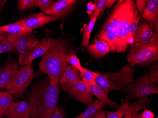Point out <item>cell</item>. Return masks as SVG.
<instances>
[{
    "mask_svg": "<svg viewBox=\"0 0 158 118\" xmlns=\"http://www.w3.org/2000/svg\"><path fill=\"white\" fill-rule=\"evenodd\" d=\"M106 106L107 105L105 102L99 100H97L89 104L85 111L80 115L72 118H89L98 110L103 108Z\"/></svg>",
    "mask_w": 158,
    "mask_h": 118,
    "instance_id": "603a6c76",
    "label": "cell"
},
{
    "mask_svg": "<svg viewBox=\"0 0 158 118\" xmlns=\"http://www.w3.org/2000/svg\"><path fill=\"white\" fill-rule=\"evenodd\" d=\"M75 50L71 40L61 35L53 39L52 45L42 56L39 69L48 75L50 80L59 82L68 64V58L74 54Z\"/></svg>",
    "mask_w": 158,
    "mask_h": 118,
    "instance_id": "3957f363",
    "label": "cell"
},
{
    "mask_svg": "<svg viewBox=\"0 0 158 118\" xmlns=\"http://www.w3.org/2000/svg\"><path fill=\"white\" fill-rule=\"evenodd\" d=\"M97 18V17H91L88 23L84 26L83 28L82 43L80 48L86 47L89 45L90 34L95 25Z\"/></svg>",
    "mask_w": 158,
    "mask_h": 118,
    "instance_id": "cb8c5ba5",
    "label": "cell"
},
{
    "mask_svg": "<svg viewBox=\"0 0 158 118\" xmlns=\"http://www.w3.org/2000/svg\"><path fill=\"white\" fill-rule=\"evenodd\" d=\"M89 93L98 98V100L103 101L106 104L107 106L111 108L117 107L118 104L116 102L111 101L109 97V91L107 89L98 85L96 82L86 85Z\"/></svg>",
    "mask_w": 158,
    "mask_h": 118,
    "instance_id": "2e32d148",
    "label": "cell"
},
{
    "mask_svg": "<svg viewBox=\"0 0 158 118\" xmlns=\"http://www.w3.org/2000/svg\"><path fill=\"white\" fill-rule=\"evenodd\" d=\"M88 51L96 59L102 58L110 51L109 43L104 40L95 38L87 47Z\"/></svg>",
    "mask_w": 158,
    "mask_h": 118,
    "instance_id": "9a60e30c",
    "label": "cell"
},
{
    "mask_svg": "<svg viewBox=\"0 0 158 118\" xmlns=\"http://www.w3.org/2000/svg\"><path fill=\"white\" fill-rule=\"evenodd\" d=\"M149 78L150 80L155 86L158 85V61L152 63L149 69Z\"/></svg>",
    "mask_w": 158,
    "mask_h": 118,
    "instance_id": "f546056e",
    "label": "cell"
},
{
    "mask_svg": "<svg viewBox=\"0 0 158 118\" xmlns=\"http://www.w3.org/2000/svg\"><path fill=\"white\" fill-rule=\"evenodd\" d=\"M54 1L51 0H35V6H38L41 12H44L49 8Z\"/></svg>",
    "mask_w": 158,
    "mask_h": 118,
    "instance_id": "d6a6232c",
    "label": "cell"
},
{
    "mask_svg": "<svg viewBox=\"0 0 158 118\" xmlns=\"http://www.w3.org/2000/svg\"><path fill=\"white\" fill-rule=\"evenodd\" d=\"M0 54H1V53H0Z\"/></svg>",
    "mask_w": 158,
    "mask_h": 118,
    "instance_id": "7bdbcfd3",
    "label": "cell"
},
{
    "mask_svg": "<svg viewBox=\"0 0 158 118\" xmlns=\"http://www.w3.org/2000/svg\"><path fill=\"white\" fill-rule=\"evenodd\" d=\"M59 82L46 79L34 84L27 96L30 118H49L57 108Z\"/></svg>",
    "mask_w": 158,
    "mask_h": 118,
    "instance_id": "7a4b0ae2",
    "label": "cell"
},
{
    "mask_svg": "<svg viewBox=\"0 0 158 118\" xmlns=\"http://www.w3.org/2000/svg\"><path fill=\"white\" fill-rule=\"evenodd\" d=\"M69 94L76 100L88 106L92 103L91 94L89 93L87 87L82 80L77 82L69 90Z\"/></svg>",
    "mask_w": 158,
    "mask_h": 118,
    "instance_id": "5bb4252c",
    "label": "cell"
},
{
    "mask_svg": "<svg viewBox=\"0 0 158 118\" xmlns=\"http://www.w3.org/2000/svg\"><path fill=\"white\" fill-rule=\"evenodd\" d=\"M125 94L127 95L129 102H132L136 98L148 96L158 94V87L151 81L148 73L139 77L135 82L128 84L124 88Z\"/></svg>",
    "mask_w": 158,
    "mask_h": 118,
    "instance_id": "8992f818",
    "label": "cell"
},
{
    "mask_svg": "<svg viewBox=\"0 0 158 118\" xmlns=\"http://www.w3.org/2000/svg\"><path fill=\"white\" fill-rule=\"evenodd\" d=\"M58 20L56 18L47 15L43 12L33 14L19 19L15 22L32 30L40 28L49 23Z\"/></svg>",
    "mask_w": 158,
    "mask_h": 118,
    "instance_id": "30bf717a",
    "label": "cell"
},
{
    "mask_svg": "<svg viewBox=\"0 0 158 118\" xmlns=\"http://www.w3.org/2000/svg\"><path fill=\"white\" fill-rule=\"evenodd\" d=\"M95 8V4L94 2L92 3V2H89L87 5V9L88 12H90L91 14V12L93 11Z\"/></svg>",
    "mask_w": 158,
    "mask_h": 118,
    "instance_id": "74e56055",
    "label": "cell"
},
{
    "mask_svg": "<svg viewBox=\"0 0 158 118\" xmlns=\"http://www.w3.org/2000/svg\"><path fill=\"white\" fill-rule=\"evenodd\" d=\"M8 39L12 43L15 49L19 53V64L20 65H24V60L27 51L31 50L40 42L35 39L32 34L24 35H7Z\"/></svg>",
    "mask_w": 158,
    "mask_h": 118,
    "instance_id": "ba28073f",
    "label": "cell"
},
{
    "mask_svg": "<svg viewBox=\"0 0 158 118\" xmlns=\"http://www.w3.org/2000/svg\"><path fill=\"white\" fill-rule=\"evenodd\" d=\"M68 63L74 69L78 70L80 72L82 71L83 67L76 55L74 54L71 55L68 58Z\"/></svg>",
    "mask_w": 158,
    "mask_h": 118,
    "instance_id": "1f68e13d",
    "label": "cell"
},
{
    "mask_svg": "<svg viewBox=\"0 0 158 118\" xmlns=\"http://www.w3.org/2000/svg\"><path fill=\"white\" fill-rule=\"evenodd\" d=\"M127 59L132 67L145 66L158 61V34L154 32L148 42L133 43Z\"/></svg>",
    "mask_w": 158,
    "mask_h": 118,
    "instance_id": "277c9868",
    "label": "cell"
},
{
    "mask_svg": "<svg viewBox=\"0 0 158 118\" xmlns=\"http://www.w3.org/2000/svg\"><path fill=\"white\" fill-rule=\"evenodd\" d=\"M78 1L76 0H58L53 2L44 14L56 18L58 19H63L72 12Z\"/></svg>",
    "mask_w": 158,
    "mask_h": 118,
    "instance_id": "9c48e42d",
    "label": "cell"
},
{
    "mask_svg": "<svg viewBox=\"0 0 158 118\" xmlns=\"http://www.w3.org/2000/svg\"><path fill=\"white\" fill-rule=\"evenodd\" d=\"M81 80L82 78L80 72L74 69L71 65L68 64L59 79V86L62 91L67 93L77 82Z\"/></svg>",
    "mask_w": 158,
    "mask_h": 118,
    "instance_id": "4fadbf2b",
    "label": "cell"
},
{
    "mask_svg": "<svg viewBox=\"0 0 158 118\" xmlns=\"http://www.w3.org/2000/svg\"><path fill=\"white\" fill-rule=\"evenodd\" d=\"M137 15L134 1H118L97 38L109 43L111 53H124L128 46L127 40L129 27Z\"/></svg>",
    "mask_w": 158,
    "mask_h": 118,
    "instance_id": "6da1fadb",
    "label": "cell"
},
{
    "mask_svg": "<svg viewBox=\"0 0 158 118\" xmlns=\"http://www.w3.org/2000/svg\"><path fill=\"white\" fill-rule=\"evenodd\" d=\"M5 117L7 118H30V109L25 101L14 102Z\"/></svg>",
    "mask_w": 158,
    "mask_h": 118,
    "instance_id": "e0dca14e",
    "label": "cell"
},
{
    "mask_svg": "<svg viewBox=\"0 0 158 118\" xmlns=\"http://www.w3.org/2000/svg\"><path fill=\"white\" fill-rule=\"evenodd\" d=\"M144 20L153 26L158 19V1L150 0L144 11L142 14Z\"/></svg>",
    "mask_w": 158,
    "mask_h": 118,
    "instance_id": "ffe728a7",
    "label": "cell"
},
{
    "mask_svg": "<svg viewBox=\"0 0 158 118\" xmlns=\"http://www.w3.org/2000/svg\"><path fill=\"white\" fill-rule=\"evenodd\" d=\"M154 113L150 110L145 109L142 113H138L136 118H154Z\"/></svg>",
    "mask_w": 158,
    "mask_h": 118,
    "instance_id": "e575fe53",
    "label": "cell"
},
{
    "mask_svg": "<svg viewBox=\"0 0 158 118\" xmlns=\"http://www.w3.org/2000/svg\"><path fill=\"white\" fill-rule=\"evenodd\" d=\"M116 2H117V1H116V0H114H114H106V8H107L108 9H109Z\"/></svg>",
    "mask_w": 158,
    "mask_h": 118,
    "instance_id": "f35d334b",
    "label": "cell"
},
{
    "mask_svg": "<svg viewBox=\"0 0 158 118\" xmlns=\"http://www.w3.org/2000/svg\"><path fill=\"white\" fill-rule=\"evenodd\" d=\"M135 69L130 65H126L116 72L99 73L96 82L99 86L113 91H120L126 85L134 82L133 74Z\"/></svg>",
    "mask_w": 158,
    "mask_h": 118,
    "instance_id": "5b68a950",
    "label": "cell"
},
{
    "mask_svg": "<svg viewBox=\"0 0 158 118\" xmlns=\"http://www.w3.org/2000/svg\"><path fill=\"white\" fill-rule=\"evenodd\" d=\"M35 0H18L17 1L18 8L21 10L31 9L35 6Z\"/></svg>",
    "mask_w": 158,
    "mask_h": 118,
    "instance_id": "4dcf8cb0",
    "label": "cell"
},
{
    "mask_svg": "<svg viewBox=\"0 0 158 118\" xmlns=\"http://www.w3.org/2000/svg\"><path fill=\"white\" fill-rule=\"evenodd\" d=\"M153 26L144 20L138 26L134 43H145L151 39L154 33Z\"/></svg>",
    "mask_w": 158,
    "mask_h": 118,
    "instance_id": "ac0fdd59",
    "label": "cell"
},
{
    "mask_svg": "<svg viewBox=\"0 0 158 118\" xmlns=\"http://www.w3.org/2000/svg\"><path fill=\"white\" fill-rule=\"evenodd\" d=\"M32 31L31 29H28L15 23L11 24L0 26L1 32L7 33L14 35H24L29 34Z\"/></svg>",
    "mask_w": 158,
    "mask_h": 118,
    "instance_id": "44dd1931",
    "label": "cell"
},
{
    "mask_svg": "<svg viewBox=\"0 0 158 118\" xmlns=\"http://www.w3.org/2000/svg\"><path fill=\"white\" fill-rule=\"evenodd\" d=\"M141 18V17L140 16L137 15L132 21L128 31L127 40L128 45H132L134 43L136 32L139 26V21Z\"/></svg>",
    "mask_w": 158,
    "mask_h": 118,
    "instance_id": "4316f807",
    "label": "cell"
},
{
    "mask_svg": "<svg viewBox=\"0 0 158 118\" xmlns=\"http://www.w3.org/2000/svg\"><path fill=\"white\" fill-rule=\"evenodd\" d=\"M15 50L12 43L8 39L7 35L4 34L0 38V53L1 54L5 53V52L15 53Z\"/></svg>",
    "mask_w": 158,
    "mask_h": 118,
    "instance_id": "83f0119b",
    "label": "cell"
},
{
    "mask_svg": "<svg viewBox=\"0 0 158 118\" xmlns=\"http://www.w3.org/2000/svg\"><path fill=\"white\" fill-rule=\"evenodd\" d=\"M94 2L95 4V8L91 12L90 16L97 17L98 18L102 16L106 8V0H95Z\"/></svg>",
    "mask_w": 158,
    "mask_h": 118,
    "instance_id": "f1b7e54d",
    "label": "cell"
},
{
    "mask_svg": "<svg viewBox=\"0 0 158 118\" xmlns=\"http://www.w3.org/2000/svg\"><path fill=\"white\" fill-rule=\"evenodd\" d=\"M34 71L31 65L22 66L18 69L14 82L8 92L14 100L23 97L33 78Z\"/></svg>",
    "mask_w": 158,
    "mask_h": 118,
    "instance_id": "52a82bcc",
    "label": "cell"
},
{
    "mask_svg": "<svg viewBox=\"0 0 158 118\" xmlns=\"http://www.w3.org/2000/svg\"><path fill=\"white\" fill-rule=\"evenodd\" d=\"M105 112L103 108L99 109L89 118H106Z\"/></svg>",
    "mask_w": 158,
    "mask_h": 118,
    "instance_id": "8d00e7d4",
    "label": "cell"
},
{
    "mask_svg": "<svg viewBox=\"0 0 158 118\" xmlns=\"http://www.w3.org/2000/svg\"><path fill=\"white\" fill-rule=\"evenodd\" d=\"M149 0H136L135 1L136 8L137 10L138 13H143L145 10L149 3Z\"/></svg>",
    "mask_w": 158,
    "mask_h": 118,
    "instance_id": "836d02e7",
    "label": "cell"
},
{
    "mask_svg": "<svg viewBox=\"0 0 158 118\" xmlns=\"http://www.w3.org/2000/svg\"><path fill=\"white\" fill-rule=\"evenodd\" d=\"M13 98L8 92L0 90V115L4 117L13 104Z\"/></svg>",
    "mask_w": 158,
    "mask_h": 118,
    "instance_id": "7402d4cb",
    "label": "cell"
},
{
    "mask_svg": "<svg viewBox=\"0 0 158 118\" xmlns=\"http://www.w3.org/2000/svg\"><path fill=\"white\" fill-rule=\"evenodd\" d=\"M52 32L47 33L46 36L43 38L40 42L33 49L27 51L24 56V63L25 65H31L32 62L38 58L42 56L47 52L52 45L53 42Z\"/></svg>",
    "mask_w": 158,
    "mask_h": 118,
    "instance_id": "8fae6325",
    "label": "cell"
},
{
    "mask_svg": "<svg viewBox=\"0 0 158 118\" xmlns=\"http://www.w3.org/2000/svg\"><path fill=\"white\" fill-rule=\"evenodd\" d=\"M81 73L82 81L86 85L96 82V80L99 75V73L93 71L84 67Z\"/></svg>",
    "mask_w": 158,
    "mask_h": 118,
    "instance_id": "484cf974",
    "label": "cell"
},
{
    "mask_svg": "<svg viewBox=\"0 0 158 118\" xmlns=\"http://www.w3.org/2000/svg\"><path fill=\"white\" fill-rule=\"evenodd\" d=\"M49 118H65L62 108L57 107Z\"/></svg>",
    "mask_w": 158,
    "mask_h": 118,
    "instance_id": "d590c367",
    "label": "cell"
},
{
    "mask_svg": "<svg viewBox=\"0 0 158 118\" xmlns=\"http://www.w3.org/2000/svg\"><path fill=\"white\" fill-rule=\"evenodd\" d=\"M4 34H5V33L1 32H0V38H1Z\"/></svg>",
    "mask_w": 158,
    "mask_h": 118,
    "instance_id": "60d3db41",
    "label": "cell"
},
{
    "mask_svg": "<svg viewBox=\"0 0 158 118\" xmlns=\"http://www.w3.org/2000/svg\"><path fill=\"white\" fill-rule=\"evenodd\" d=\"M129 102L127 97L122 101L118 110L114 112L106 111L105 113L106 114V118H122L127 112H128L131 108V105L129 104Z\"/></svg>",
    "mask_w": 158,
    "mask_h": 118,
    "instance_id": "d4e9b609",
    "label": "cell"
},
{
    "mask_svg": "<svg viewBox=\"0 0 158 118\" xmlns=\"http://www.w3.org/2000/svg\"><path fill=\"white\" fill-rule=\"evenodd\" d=\"M151 106V103L149 101L148 96L137 98L128 112H127L123 118H136L139 112L143 109H146Z\"/></svg>",
    "mask_w": 158,
    "mask_h": 118,
    "instance_id": "d6986e66",
    "label": "cell"
},
{
    "mask_svg": "<svg viewBox=\"0 0 158 118\" xmlns=\"http://www.w3.org/2000/svg\"><path fill=\"white\" fill-rule=\"evenodd\" d=\"M19 63L10 62L0 68V90H8L12 86L18 70Z\"/></svg>",
    "mask_w": 158,
    "mask_h": 118,
    "instance_id": "7c38bea8",
    "label": "cell"
},
{
    "mask_svg": "<svg viewBox=\"0 0 158 118\" xmlns=\"http://www.w3.org/2000/svg\"><path fill=\"white\" fill-rule=\"evenodd\" d=\"M3 117H2V116H1V115H0V118H3Z\"/></svg>",
    "mask_w": 158,
    "mask_h": 118,
    "instance_id": "b9f144b4",
    "label": "cell"
},
{
    "mask_svg": "<svg viewBox=\"0 0 158 118\" xmlns=\"http://www.w3.org/2000/svg\"><path fill=\"white\" fill-rule=\"evenodd\" d=\"M6 2H7V1H0V8H1V9H3V7H4Z\"/></svg>",
    "mask_w": 158,
    "mask_h": 118,
    "instance_id": "ab89813d",
    "label": "cell"
}]
</instances>
